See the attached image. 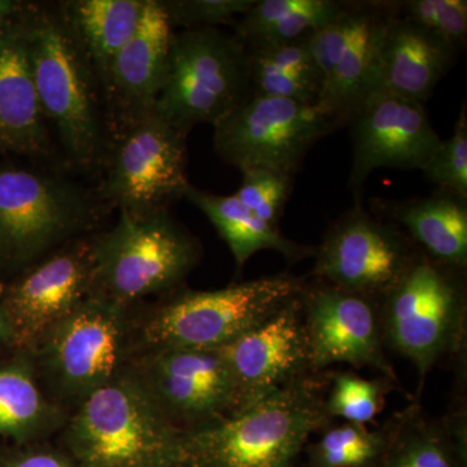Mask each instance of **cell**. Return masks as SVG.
<instances>
[{
    "instance_id": "1",
    "label": "cell",
    "mask_w": 467,
    "mask_h": 467,
    "mask_svg": "<svg viewBox=\"0 0 467 467\" xmlns=\"http://www.w3.org/2000/svg\"><path fill=\"white\" fill-rule=\"evenodd\" d=\"M36 94L48 126L75 168L106 161L107 107L99 78L60 5H26L20 17Z\"/></svg>"
},
{
    "instance_id": "2",
    "label": "cell",
    "mask_w": 467,
    "mask_h": 467,
    "mask_svg": "<svg viewBox=\"0 0 467 467\" xmlns=\"http://www.w3.org/2000/svg\"><path fill=\"white\" fill-rule=\"evenodd\" d=\"M326 376L310 374L236 413L182 431L181 467H295L310 436L333 420Z\"/></svg>"
},
{
    "instance_id": "3",
    "label": "cell",
    "mask_w": 467,
    "mask_h": 467,
    "mask_svg": "<svg viewBox=\"0 0 467 467\" xmlns=\"http://www.w3.org/2000/svg\"><path fill=\"white\" fill-rule=\"evenodd\" d=\"M66 441L77 467H181L182 429L133 367L77 405Z\"/></svg>"
},
{
    "instance_id": "4",
    "label": "cell",
    "mask_w": 467,
    "mask_h": 467,
    "mask_svg": "<svg viewBox=\"0 0 467 467\" xmlns=\"http://www.w3.org/2000/svg\"><path fill=\"white\" fill-rule=\"evenodd\" d=\"M308 279L282 272L213 291L178 288L140 325L143 353L217 349L299 296Z\"/></svg>"
},
{
    "instance_id": "5",
    "label": "cell",
    "mask_w": 467,
    "mask_h": 467,
    "mask_svg": "<svg viewBox=\"0 0 467 467\" xmlns=\"http://www.w3.org/2000/svg\"><path fill=\"white\" fill-rule=\"evenodd\" d=\"M107 209L98 192L57 171L0 167V264L29 266L88 235Z\"/></svg>"
},
{
    "instance_id": "6",
    "label": "cell",
    "mask_w": 467,
    "mask_h": 467,
    "mask_svg": "<svg viewBox=\"0 0 467 467\" xmlns=\"http://www.w3.org/2000/svg\"><path fill=\"white\" fill-rule=\"evenodd\" d=\"M466 273L436 263L418 250L391 290L380 297L387 348L410 361L420 378L465 349Z\"/></svg>"
},
{
    "instance_id": "7",
    "label": "cell",
    "mask_w": 467,
    "mask_h": 467,
    "mask_svg": "<svg viewBox=\"0 0 467 467\" xmlns=\"http://www.w3.org/2000/svg\"><path fill=\"white\" fill-rule=\"evenodd\" d=\"M94 247V294L128 308L182 287L202 259L201 242L169 209L146 216L119 212L115 226L95 235Z\"/></svg>"
},
{
    "instance_id": "8",
    "label": "cell",
    "mask_w": 467,
    "mask_h": 467,
    "mask_svg": "<svg viewBox=\"0 0 467 467\" xmlns=\"http://www.w3.org/2000/svg\"><path fill=\"white\" fill-rule=\"evenodd\" d=\"M254 97L244 45L218 27L171 36L167 81L155 110L184 135L199 124L216 125Z\"/></svg>"
},
{
    "instance_id": "9",
    "label": "cell",
    "mask_w": 467,
    "mask_h": 467,
    "mask_svg": "<svg viewBox=\"0 0 467 467\" xmlns=\"http://www.w3.org/2000/svg\"><path fill=\"white\" fill-rule=\"evenodd\" d=\"M129 309L92 294L42 340L32 356L55 401L77 407L128 368Z\"/></svg>"
},
{
    "instance_id": "10",
    "label": "cell",
    "mask_w": 467,
    "mask_h": 467,
    "mask_svg": "<svg viewBox=\"0 0 467 467\" xmlns=\"http://www.w3.org/2000/svg\"><path fill=\"white\" fill-rule=\"evenodd\" d=\"M98 189L109 209L146 216L168 209L187 187V135L156 112L119 126Z\"/></svg>"
},
{
    "instance_id": "11",
    "label": "cell",
    "mask_w": 467,
    "mask_h": 467,
    "mask_svg": "<svg viewBox=\"0 0 467 467\" xmlns=\"http://www.w3.org/2000/svg\"><path fill=\"white\" fill-rule=\"evenodd\" d=\"M337 128L317 104L254 95L213 125V147L241 171L267 169L294 177L313 146Z\"/></svg>"
},
{
    "instance_id": "12",
    "label": "cell",
    "mask_w": 467,
    "mask_h": 467,
    "mask_svg": "<svg viewBox=\"0 0 467 467\" xmlns=\"http://www.w3.org/2000/svg\"><path fill=\"white\" fill-rule=\"evenodd\" d=\"M400 2H344L333 20L310 34L319 78L317 106L347 125L350 113L376 88L384 34Z\"/></svg>"
},
{
    "instance_id": "13",
    "label": "cell",
    "mask_w": 467,
    "mask_h": 467,
    "mask_svg": "<svg viewBox=\"0 0 467 467\" xmlns=\"http://www.w3.org/2000/svg\"><path fill=\"white\" fill-rule=\"evenodd\" d=\"M95 235L81 236L30 264L5 288L2 306L11 344L32 356L95 287Z\"/></svg>"
},
{
    "instance_id": "14",
    "label": "cell",
    "mask_w": 467,
    "mask_h": 467,
    "mask_svg": "<svg viewBox=\"0 0 467 467\" xmlns=\"http://www.w3.org/2000/svg\"><path fill=\"white\" fill-rule=\"evenodd\" d=\"M418 248L400 227L368 213L361 202L328 227L310 276L379 299L400 281Z\"/></svg>"
},
{
    "instance_id": "15",
    "label": "cell",
    "mask_w": 467,
    "mask_h": 467,
    "mask_svg": "<svg viewBox=\"0 0 467 467\" xmlns=\"http://www.w3.org/2000/svg\"><path fill=\"white\" fill-rule=\"evenodd\" d=\"M300 303L313 374L346 364L400 383L386 353L379 299L315 279L306 282Z\"/></svg>"
},
{
    "instance_id": "16",
    "label": "cell",
    "mask_w": 467,
    "mask_h": 467,
    "mask_svg": "<svg viewBox=\"0 0 467 467\" xmlns=\"http://www.w3.org/2000/svg\"><path fill=\"white\" fill-rule=\"evenodd\" d=\"M353 146L348 186L356 202L368 175L379 168L422 171L441 142L425 104L373 91L350 113Z\"/></svg>"
},
{
    "instance_id": "17",
    "label": "cell",
    "mask_w": 467,
    "mask_h": 467,
    "mask_svg": "<svg viewBox=\"0 0 467 467\" xmlns=\"http://www.w3.org/2000/svg\"><path fill=\"white\" fill-rule=\"evenodd\" d=\"M133 368L180 429H192L233 411L235 384L220 349L143 353Z\"/></svg>"
},
{
    "instance_id": "18",
    "label": "cell",
    "mask_w": 467,
    "mask_h": 467,
    "mask_svg": "<svg viewBox=\"0 0 467 467\" xmlns=\"http://www.w3.org/2000/svg\"><path fill=\"white\" fill-rule=\"evenodd\" d=\"M217 349L226 358L235 384V404L230 414L310 376L313 373L300 295L265 321Z\"/></svg>"
},
{
    "instance_id": "19",
    "label": "cell",
    "mask_w": 467,
    "mask_h": 467,
    "mask_svg": "<svg viewBox=\"0 0 467 467\" xmlns=\"http://www.w3.org/2000/svg\"><path fill=\"white\" fill-rule=\"evenodd\" d=\"M173 27L159 0H149L137 32L113 57L101 84L107 112L121 126L155 109L165 81Z\"/></svg>"
},
{
    "instance_id": "20",
    "label": "cell",
    "mask_w": 467,
    "mask_h": 467,
    "mask_svg": "<svg viewBox=\"0 0 467 467\" xmlns=\"http://www.w3.org/2000/svg\"><path fill=\"white\" fill-rule=\"evenodd\" d=\"M21 14L0 39V150L46 160L54 155V138L34 84Z\"/></svg>"
},
{
    "instance_id": "21",
    "label": "cell",
    "mask_w": 467,
    "mask_h": 467,
    "mask_svg": "<svg viewBox=\"0 0 467 467\" xmlns=\"http://www.w3.org/2000/svg\"><path fill=\"white\" fill-rule=\"evenodd\" d=\"M457 52L425 27L402 18L399 9L384 34L374 91L425 104L450 72Z\"/></svg>"
},
{
    "instance_id": "22",
    "label": "cell",
    "mask_w": 467,
    "mask_h": 467,
    "mask_svg": "<svg viewBox=\"0 0 467 467\" xmlns=\"http://www.w3.org/2000/svg\"><path fill=\"white\" fill-rule=\"evenodd\" d=\"M374 205L427 257L466 273L467 199L438 190L427 198L377 199Z\"/></svg>"
},
{
    "instance_id": "23",
    "label": "cell",
    "mask_w": 467,
    "mask_h": 467,
    "mask_svg": "<svg viewBox=\"0 0 467 467\" xmlns=\"http://www.w3.org/2000/svg\"><path fill=\"white\" fill-rule=\"evenodd\" d=\"M183 198L199 209L216 227L232 252L236 267L243 269L260 251H275L295 263L315 254V248L291 241L279 227L266 223L248 211L235 196L218 195L190 184Z\"/></svg>"
},
{
    "instance_id": "24",
    "label": "cell",
    "mask_w": 467,
    "mask_h": 467,
    "mask_svg": "<svg viewBox=\"0 0 467 467\" xmlns=\"http://www.w3.org/2000/svg\"><path fill=\"white\" fill-rule=\"evenodd\" d=\"M26 358L0 365V438L29 441L67 422L64 409L45 392Z\"/></svg>"
},
{
    "instance_id": "25",
    "label": "cell",
    "mask_w": 467,
    "mask_h": 467,
    "mask_svg": "<svg viewBox=\"0 0 467 467\" xmlns=\"http://www.w3.org/2000/svg\"><path fill=\"white\" fill-rule=\"evenodd\" d=\"M149 0H73L63 3L70 26L100 86L113 57L133 36L142 21Z\"/></svg>"
},
{
    "instance_id": "26",
    "label": "cell",
    "mask_w": 467,
    "mask_h": 467,
    "mask_svg": "<svg viewBox=\"0 0 467 467\" xmlns=\"http://www.w3.org/2000/svg\"><path fill=\"white\" fill-rule=\"evenodd\" d=\"M342 0H256L238 21L236 38L247 51L306 38L337 16Z\"/></svg>"
},
{
    "instance_id": "27",
    "label": "cell",
    "mask_w": 467,
    "mask_h": 467,
    "mask_svg": "<svg viewBox=\"0 0 467 467\" xmlns=\"http://www.w3.org/2000/svg\"><path fill=\"white\" fill-rule=\"evenodd\" d=\"M467 451L444 420H430L418 404L392 417L389 448L378 467H466Z\"/></svg>"
},
{
    "instance_id": "28",
    "label": "cell",
    "mask_w": 467,
    "mask_h": 467,
    "mask_svg": "<svg viewBox=\"0 0 467 467\" xmlns=\"http://www.w3.org/2000/svg\"><path fill=\"white\" fill-rule=\"evenodd\" d=\"M306 444L309 467H378L392 435V418L370 430L358 423L328 426Z\"/></svg>"
},
{
    "instance_id": "29",
    "label": "cell",
    "mask_w": 467,
    "mask_h": 467,
    "mask_svg": "<svg viewBox=\"0 0 467 467\" xmlns=\"http://www.w3.org/2000/svg\"><path fill=\"white\" fill-rule=\"evenodd\" d=\"M328 392L325 395V409L331 420L368 426L382 413L387 395L400 389V383L387 377L368 379L355 371H333L325 374Z\"/></svg>"
},
{
    "instance_id": "30",
    "label": "cell",
    "mask_w": 467,
    "mask_h": 467,
    "mask_svg": "<svg viewBox=\"0 0 467 467\" xmlns=\"http://www.w3.org/2000/svg\"><path fill=\"white\" fill-rule=\"evenodd\" d=\"M242 174L241 186L234 196L254 216L278 227L290 199L294 177L267 169H250Z\"/></svg>"
},
{
    "instance_id": "31",
    "label": "cell",
    "mask_w": 467,
    "mask_h": 467,
    "mask_svg": "<svg viewBox=\"0 0 467 467\" xmlns=\"http://www.w3.org/2000/svg\"><path fill=\"white\" fill-rule=\"evenodd\" d=\"M441 192L467 199V110L461 107L454 133L441 140L422 171Z\"/></svg>"
},
{
    "instance_id": "32",
    "label": "cell",
    "mask_w": 467,
    "mask_h": 467,
    "mask_svg": "<svg viewBox=\"0 0 467 467\" xmlns=\"http://www.w3.org/2000/svg\"><path fill=\"white\" fill-rule=\"evenodd\" d=\"M400 16L425 27L454 50L466 46V0H405L400 2Z\"/></svg>"
},
{
    "instance_id": "33",
    "label": "cell",
    "mask_w": 467,
    "mask_h": 467,
    "mask_svg": "<svg viewBox=\"0 0 467 467\" xmlns=\"http://www.w3.org/2000/svg\"><path fill=\"white\" fill-rule=\"evenodd\" d=\"M256 0H164L160 2L171 27H217L241 17Z\"/></svg>"
},
{
    "instance_id": "34",
    "label": "cell",
    "mask_w": 467,
    "mask_h": 467,
    "mask_svg": "<svg viewBox=\"0 0 467 467\" xmlns=\"http://www.w3.org/2000/svg\"><path fill=\"white\" fill-rule=\"evenodd\" d=\"M3 467H77L70 456L61 451L39 448L21 451L5 461Z\"/></svg>"
},
{
    "instance_id": "35",
    "label": "cell",
    "mask_w": 467,
    "mask_h": 467,
    "mask_svg": "<svg viewBox=\"0 0 467 467\" xmlns=\"http://www.w3.org/2000/svg\"><path fill=\"white\" fill-rule=\"evenodd\" d=\"M23 8L24 5H18L17 3L0 0V39L7 33L9 27L14 26Z\"/></svg>"
},
{
    "instance_id": "36",
    "label": "cell",
    "mask_w": 467,
    "mask_h": 467,
    "mask_svg": "<svg viewBox=\"0 0 467 467\" xmlns=\"http://www.w3.org/2000/svg\"><path fill=\"white\" fill-rule=\"evenodd\" d=\"M9 342H11V335H9L7 318L0 306V346Z\"/></svg>"
}]
</instances>
